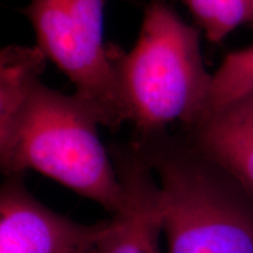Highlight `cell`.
Returning <instances> with one entry per match:
<instances>
[{
  "instance_id": "obj_1",
  "label": "cell",
  "mask_w": 253,
  "mask_h": 253,
  "mask_svg": "<svg viewBox=\"0 0 253 253\" xmlns=\"http://www.w3.org/2000/svg\"><path fill=\"white\" fill-rule=\"evenodd\" d=\"M126 122L136 135L191 126L205 113L212 74L205 69L199 31L166 0H150L135 46L110 45Z\"/></svg>"
},
{
  "instance_id": "obj_2",
  "label": "cell",
  "mask_w": 253,
  "mask_h": 253,
  "mask_svg": "<svg viewBox=\"0 0 253 253\" xmlns=\"http://www.w3.org/2000/svg\"><path fill=\"white\" fill-rule=\"evenodd\" d=\"M163 199L168 253H253V210L225 170L169 130L136 135Z\"/></svg>"
},
{
  "instance_id": "obj_3",
  "label": "cell",
  "mask_w": 253,
  "mask_h": 253,
  "mask_svg": "<svg viewBox=\"0 0 253 253\" xmlns=\"http://www.w3.org/2000/svg\"><path fill=\"white\" fill-rule=\"evenodd\" d=\"M97 126L77 95L60 93L39 81L11 147L0 156L2 172L23 175L36 170L115 214L123 207L125 194Z\"/></svg>"
},
{
  "instance_id": "obj_4",
  "label": "cell",
  "mask_w": 253,
  "mask_h": 253,
  "mask_svg": "<svg viewBox=\"0 0 253 253\" xmlns=\"http://www.w3.org/2000/svg\"><path fill=\"white\" fill-rule=\"evenodd\" d=\"M108 0H31L21 13L31 21L37 46L75 86V95L101 126L126 122L110 45L103 41Z\"/></svg>"
},
{
  "instance_id": "obj_5",
  "label": "cell",
  "mask_w": 253,
  "mask_h": 253,
  "mask_svg": "<svg viewBox=\"0 0 253 253\" xmlns=\"http://www.w3.org/2000/svg\"><path fill=\"white\" fill-rule=\"evenodd\" d=\"M110 220L82 224L41 204L23 175L5 176L0 189V253H84L109 230Z\"/></svg>"
},
{
  "instance_id": "obj_6",
  "label": "cell",
  "mask_w": 253,
  "mask_h": 253,
  "mask_svg": "<svg viewBox=\"0 0 253 253\" xmlns=\"http://www.w3.org/2000/svg\"><path fill=\"white\" fill-rule=\"evenodd\" d=\"M121 183L125 203L113 214L109 230L93 253H162L163 199L161 186L137 142L108 148Z\"/></svg>"
},
{
  "instance_id": "obj_7",
  "label": "cell",
  "mask_w": 253,
  "mask_h": 253,
  "mask_svg": "<svg viewBox=\"0 0 253 253\" xmlns=\"http://www.w3.org/2000/svg\"><path fill=\"white\" fill-rule=\"evenodd\" d=\"M179 134L253 196V89L207 110Z\"/></svg>"
},
{
  "instance_id": "obj_8",
  "label": "cell",
  "mask_w": 253,
  "mask_h": 253,
  "mask_svg": "<svg viewBox=\"0 0 253 253\" xmlns=\"http://www.w3.org/2000/svg\"><path fill=\"white\" fill-rule=\"evenodd\" d=\"M47 58L38 46L12 45L0 53V156L13 142L19 121Z\"/></svg>"
},
{
  "instance_id": "obj_9",
  "label": "cell",
  "mask_w": 253,
  "mask_h": 253,
  "mask_svg": "<svg viewBox=\"0 0 253 253\" xmlns=\"http://www.w3.org/2000/svg\"><path fill=\"white\" fill-rule=\"evenodd\" d=\"M210 42H220L231 32L253 23V0H181Z\"/></svg>"
},
{
  "instance_id": "obj_10",
  "label": "cell",
  "mask_w": 253,
  "mask_h": 253,
  "mask_svg": "<svg viewBox=\"0 0 253 253\" xmlns=\"http://www.w3.org/2000/svg\"><path fill=\"white\" fill-rule=\"evenodd\" d=\"M251 89H253V45L229 53L219 68L213 73L207 110L223 106Z\"/></svg>"
},
{
  "instance_id": "obj_11",
  "label": "cell",
  "mask_w": 253,
  "mask_h": 253,
  "mask_svg": "<svg viewBox=\"0 0 253 253\" xmlns=\"http://www.w3.org/2000/svg\"><path fill=\"white\" fill-rule=\"evenodd\" d=\"M93 250H94V248L91 249V250H89V251H86V252H84V253H93Z\"/></svg>"
}]
</instances>
